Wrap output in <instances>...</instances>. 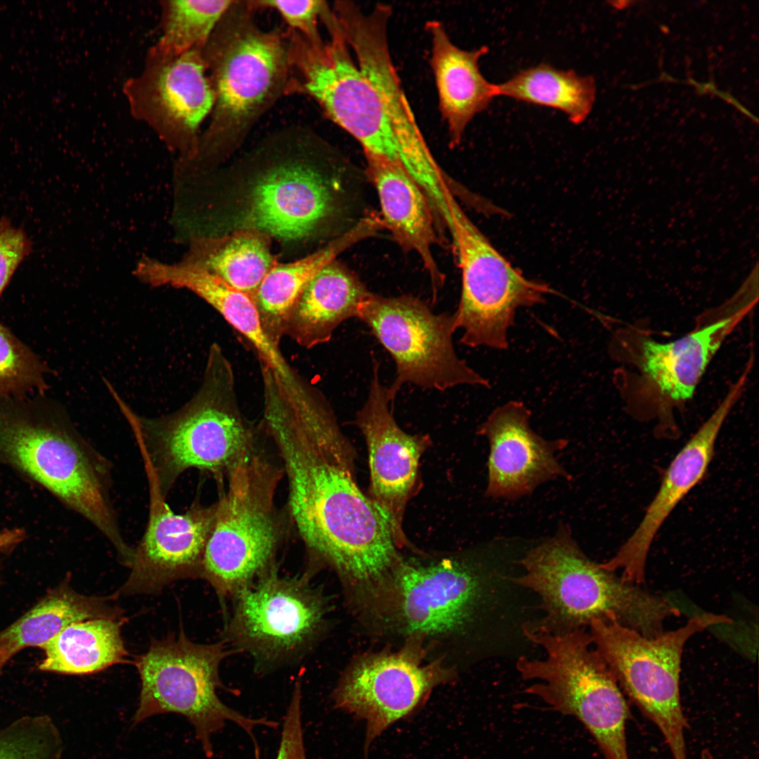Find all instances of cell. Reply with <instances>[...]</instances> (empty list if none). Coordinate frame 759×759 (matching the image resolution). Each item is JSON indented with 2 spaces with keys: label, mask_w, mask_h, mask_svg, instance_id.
<instances>
[{
  "label": "cell",
  "mask_w": 759,
  "mask_h": 759,
  "mask_svg": "<svg viewBox=\"0 0 759 759\" xmlns=\"http://www.w3.org/2000/svg\"><path fill=\"white\" fill-rule=\"evenodd\" d=\"M0 464L43 486L91 523L113 545L121 562L133 548L114 509L112 465L78 432L56 402L0 398Z\"/></svg>",
  "instance_id": "6da1fadb"
},
{
  "label": "cell",
  "mask_w": 759,
  "mask_h": 759,
  "mask_svg": "<svg viewBox=\"0 0 759 759\" xmlns=\"http://www.w3.org/2000/svg\"><path fill=\"white\" fill-rule=\"evenodd\" d=\"M256 10L251 1H233L201 48L214 102L189 166L236 146L288 94L286 35L260 28Z\"/></svg>",
  "instance_id": "7a4b0ae2"
},
{
  "label": "cell",
  "mask_w": 759,
  "mask_h": 759,
  "mask_svg": "<svg viewBox=\"0 0 759 759\" xmlns=\"http://www.w3.org/2000/svg\"><path fill=\"white\" fill-rule=\"evenodd\" d=\"M233 377L230 363L214 344L201 387L171 413L138 415L113 387L109 389L135 435L150 491L166 499L186 470L228 472L254 447L251 429L236 403Z\"/></svg>",
  "instance_id": "3957f363"
},
{
  "label": "cell",
  "mask_w": 759,
  "mask_h": 759,
  "mask_svg": "<svg viewBox=\"0 0 759 759\" xmlns=\"http://www.w3.org/2000/svg\"><path fill=\"white\" fill-rule=\"evenodd\" d=\"M518 564L524 572L513 582L535 592L544 612L531 623L552 634L588 628L593 620L615 616L621 624L654 637L663 632L668 618L680 614L665 598L623 581L592 561L565 524Z\"/></svg>",
  "instance_id": "277c9868"
},
{
  "label": "cell",
  "mask_w": 759,
  "mask_h": 759,
  "mask_svg": "<svg viewBox=\"0 0 759 759\" xmlns=\"http://www.w3.org/2000/svg\"><path fill=\"white\" fill-rule=\"evenodd\" d=\"M755 302L740 290L703 315L690 332L668 342L635 326L617 330L609 349L623 365L615 379L630 413L656 420L658 435L677 434L674 411L692 400L711 361Z\"/></svg>",
  "instance_id": "5b68a950"
},
{
  "label": "cell",
  "mask_w": 759,
  "mask_h": 759,
  "mask_svg": "<svg viewBox=\"0 0 759 759\" xmlns=\"http://www.w3.org/2000/svg\"><path fill=\"white\" fill-rule=\"evenodd\" d=\"M524 635L541 647L544 659L520 657L516 668L524 680L535 681L524 693L549 708L578 720L606 759H630L626 741L629 709L623 692L592 644L587 628L555 635L530 621Z\"/></svg>",
  "instance_id": "8992f818"
},
{
  "label": "cell",
  "mask_w": 759,
  "mask_h": 759,
  "mask_svg": "<svg viewBox=\"0 0 759 759\" xmlns=\"http://www.w3.org/2000/svg\"><path fill=\"white\" fill-rule=\"evenodd\" d=\"M227 473L200 576L221 595L235 596L270 568L281 539L274 495L283 470L253 447Z\"/></svg>",
  "instance_id": "52a82bcc"
},
{
  "label": "cell",
  "mask_w": 759,
  "mask_h": 759,
  "mask_svg": "<svg viewBox=\"0 0 759 759\" xmlns=\"http://www.w3.org/2000/svg\"><path fill=\"white\" fill-rule=\"evenodd\" d=\"M724 623H730L726 616L701 614L654 637L621 624L615 616L593 620L588 626L593 646L622 692L657 727L673 759H688V724L680 694L684 646L694 634Z\"/></svg>",
  "instance_id": "ba28073f"
},
{
  "label": "cell",
  "mask_w": 759,
  "mask_h": 759,
  "mask_svg": "<svg viewBox=\"0 0 759 759\" xmlns=\"http://www.w3.org/2000/svg\"><path fill=\"white\" fill-rule=\"evenodd\" d=\"M229 654L221 643L191 642L183 630L176 638L153 640L148 651L136 661L141 689L134 724L157 714L182 715L193 726L206 756L211 758L212 735L231 721L249 735L259 758L254 728L257 725L276 727L278 723L247 718L220 700L216 694L222 686L219 666Z\"/></svg>",
  "instance_id": "9c48e42d"
},
{
  "label": "cell",
  "mask_w": 759,
  "mask_h": 759,
  "mask_svg": "<svg viewBox=\"0 0 759 759\" xmlns=\"http://www.w3.org/2000/svg\"><path fill=\"white\" fill-rule=\"evenodd\" d=\"M320 19L329 39L313 42L291 29L285 34L291 67L288 94L309 96L352 136L363 152L398 160L382 97L357 62L333 10Z\"/></svg>",
  "instance_id": "30bf717a"
},
{
  "label": "cell",
  "mask_w": 759,
  "mask_h": 759,
  "mask_svg": "<svg viewBox=\"0 0 759 759\" xmlns=\"http://www.w3.org/2000/svg\"><path fill=\"white\" fill-rule=\"evenodd\" d=\"M448 228L462 271V290L455 317L461 342L469 347H508L507 332L516 311L545 301L551 290L526 278L491 245L460 208L452 192L447 195Z\"/></svg>",
  "instance_id": "8fae6325"
},
{
  "label": "cell",
  "mask_w": 759,
  "mask_h": 759,
  "mask_svg": "<svg viewBox=\"0 0 759 759\" xmlns=\"http://www.w3.org/2000/svg\"><path fill=\"white\" fill-rule=\"evenodd\" d=\"M262 142L273 164L250 190L242 228L283 240L307 236L334 208L319 169L328 146L301 126L283 128Z\"/></svg>",
  "instance_id": "7c38bea8"
},
{
  "label": "cell",
  "mask_w": 759,
  "mask_h": 759,
  "mask_svg": "<svg viewBox=\"0 0 759 759\" xmlns=\"http://www.w3.org/2000/svg\"><path fill=\"white\" fill-rule=\"evenodd\" d=\"M389 353L396 378L388 387L392 398L406 383L443 391L458 385L488 387L489 382L460 359L454 349V315L434 313L409 294L384 297L370 292L357 317Z\"/></svg>",
  "instance_id": "4fadbf2b"
},
{
  "label": "cell",
  "mask_w": 759,
  "mask_h": 759,
  "mask_svg": "<svg viewBox=\"0 0 759 759\" xmlns=\"http://www.w3.org/2000/svg\"><path fill=\"white\" fill-rule=\"evenodd\" d=\"M201 48L172 55L152 46L141 72L123 85L132 117L178 153L179 162L194 157L200 125L214 102Z\"/></svg>",
  "instance_id": "5bb4252c"
},
{
  "label": "cell",
  "mask_w": 759,
  "mask_h": 759,
  "mask_svg": "<svg viewBox=\"0 0 759 759\" xmlns=\"http://www.w3.org/2000/svg\"><path fill=\"white\" fill-rule=\"evenodd\" d=\"M453 673L439 661L424 663L423 651L411 643L394 652L358 658L345 670L332 693L335 706L366 725L365 755L395 722L422 708L437 686Z\"/></svg>",
  "instance_id": "9a60e30c"
},
{
  "label": "cell",
  "mask_w": 759,
  "mask_h": 759,
  "mask_svg": "<svg viewBox=\"0 0 759 759\" xmlns=\"http://www.w3.org/2000/svg\"><path fill=\"white\" fill-rule=\"evenodd\" d=\"M236 595L227 633L258 661H275L302 651L324 625L326 598L304 578L267 569Z\"/></svg>",
  "instance_id": "2e32d148"
},
{
  "label": "cell",
  "mask_w": 759,
  "mask_h": 759,
  "mask_svg": "<svg viewBox=\"0 0 759 759\" xmlns=\"http://www.w3.org/2000/svg\"><path fill=\"white\" fill-rule=\"evenodd\" d=\"M478 592L473 570L460 557H401L375 595L386 596L388 617L416 637L456 632L467 621Z\"/></svg>",
  "instance_id": "e0dca14e"
},
{
  "label": "cell",
  "mask_w": 759,
  "mask_h": 759,
  "mask_svg": "<svg viewBox=\"0 0 759 759\" xmlns=\"http://www.w3.org/2000/svg\"><path fill=\"white\" fill-rule=\"evenodd\" d=\"M149 494L148 519L134 549L131 573L113 597L155 593L176 580L200 576L216 502L195 501L186 512L176 514L158 493Z\"/></svg>",
  "instance_id": "ac0fdd59"
},
{
  "label": "cell",
  "mask_w": 759,
  "mask_h": 759,
  "mask_svg": "<svg viewBox=\"0 0 759 759\" xmlns=\"http://www.w3.org/2000/svg\"><path fill=\"white\" fill-rule=\"evenodd\" d=\"M378 368L375 361L368 396L355 424L368 446L369 497L387 514L406 545L402 530L405 508L416 489L420 458L430 441L427 436L410 435L398 426L393 416L394 398L380 382Z\"/></svg>",
  "instance_id": "d6986e66"
},
{
  "label": "cell",
  "mask_w": 759,
  "mask_h": 759,
  "mask_svg": "<svg viewBox=\"0 0 759 759\" xmlns=\"http://www.w3.org/2000/svg\"><path fill=\"white\" fill-rule=\"evenodd\" d=\"M745 385L738 379L711 416L685 443L665 471L659 488L640 524L614 557L599 564L616 572L625 583L639 585L645 580V566L651 545L675 507L707 472L715 453L717 438L725 419Z\"/></svg>",
  "instance_id": "ffe728a7"
},
{
  "label": "cell",
  "mask_w": 759,
  "mask_h": 759,
  "mask_svg": "<svg viewBox=\"0 0 759 759\" xmlns=\"http://www.w3.org/2000/svg\"><path fill=\"white\" fill-rule=\"evenodd\" d=\"M530 418L522 402L511 401L495 408L479 427V434L489 444L486 496L517 500L549 481L571 479L556 456L568 440L545 439L531 429Z\"/></svg>",
  "instance_id": "44dd1931"
},
{
  "label": "cell",
  "mask_w": 759,
  "mask_h": 759,
  "mask_svg": "<svg viewBox=\"0 0 759 759\" xmlns=\"http://www.w3.org/2000/svg\"><path fill=\"white\" fill-rule=\"evenodd\" d=\"M136 276L152 287L184 288L196 294L249 340L276 378L285 383L297 380L279 348L264 332L255 303L249 295L211 272L183 261L166 264L145 257L136 266Z\"/></svg>",
  "instance_id": "7402d4cb"
},
{
  "label": "cell",
  "mask_w": 759,
  "mask_h": 759,
  "mask_svg": "<svg viewBox=\"0 0 759 759\" xmlns=\"http://www.w3.org/2000/svg\"><path fill=\"white\" fill-rule=\"evenodd\" d=\"M364 154L366 173L379 200L382 226L401 247L418 254L431 277L436 299L444 276L432 253L438 228L428 201L399 161Z\"/></svg>",
  "instance_id": "603a6c76"
},
{
  "label": "cell",
  "mask_w": 759,
  "mask_h": 759,
  "mask_svg": "<svg viewBox=\"0 0 759 759\" xmlns=\"http://www.w3.org/2000/svg\"><path fill=\"white\" fill-rule=\"evenodd\" d=\"M425 28L431 41L430 63L439 110L450 145L457 146L469 123L497 96L496 84L484 77L479 65L488 48L486 46L470 51L459 48L439 20L428 21Z\"/></svg>",
  "instance_id": "cb8c5ba5"
},
{
  "label": "cell",
  "mask_w": 759,
  "mask_h": 759,
  "mask_svg": "<svg viewBox=\"0 0 759 759\" xmlns=\"http://www.w3.org/2000/svg\"><path fill=\"white\" fill-rule=\"evenodd\" d=\"M370 293L352 272L335 260L311 280L296 302L285 334L311 348L327 342L343 321L356 318Z\"/></svg>",
  "instance_id": "d4e9b609"
},
{
  "label": "cell",
  "mask_w": 759,
  "mask_h": 759,
  "mask_svg": "<svg viewBox=\"0 0 759 759\" xmlns=\"http://www.w3.org/2000/svg\"><path fill=\"white\" fill-rule=\"evenodd\" d=\"M377 229L375 219L367 218L321 249L291 263H278L271 270L254 301L264 332L275 346L279 347L292 309L311 280L341 252Z\"/></svg>",
  "instance_id": "484cf974"
},
{
  "label": "cell",
  "mask_w": 759,
  "mask_h": 759,
  "mask_svg": "<svg viewBox=\"0 0 759 759\" xmlns=\"http://www.w3.org/2000/svg\"><path fill=\"white\" fill-rule=\"evenodd\" d=\"M107 597L86 596L63 584L0 631V665L30 647L43 648L68 625L95 618L122 620L119 608Z\"/></svg>",
  "instance_id": "4316f807"
},
{
  "label": "cell",
  "mask_w": 759,
  "mask_h": 759,
  "mask_svg": "<svg viewBox=\"0 0 759 759\" xmlns=\"http://www.w3.org/2000/svg\"><path fill=\"white\" fill-rule=\"evenodd\" d=\"M182 261L211 272L253 300L278 264L271 252L269 236L249 228L223 236L195 238Z\"/></svg>",
  "instance_id": "83f0119b"
},
{
  "label": "cell",
  "mask_w": 759,
  "mask_h": 759,
  "mask_svg": "<svg viewBox=\"0 0 759 759\" xmlns=\"http://www.w3.org/2000/svg\"><path fill=\"white\" fill-rule=\"evenodd\" d=\"M123 619L95 618L72 623L42 649L39 669L87 675L124 663L128 654L121 636Z\"/></svg>",
  "instance_id": "f1b7e54d"
},
{
  "label": "cell",
  "mask_w": 759,
  "mask_h": 759,
  "mask_svg": "<svg viewBox=\"0 0 759 759\" xmlns=\"http://www.w3.org/2000/svg\"><path fill=\"white\" fill-rule=\"evenodd\" d=\"M496 92L497 96L558 110L572 124H580L592 109L596 84L591 76L540 63L496 84Z\"/></svg>",
  "instance_id": "f546056e"
},
{
  "label": "cell",
  "mask_w": 759,
  "mask_h": 759,
  "mask_svg": "<svg viewBox=\"0 0 759 759\" xmlns=\"http://www.w3.org/2000/svg\"><path fill=\"white\" fill-rule=\"evenodd\" d=\"M232 1H162V35L153 46L172 55L202 47Z\"/></svg>",
  "instance_id": "4dcf8cb0"
},
{
  "label": "cell",
  "mask_w": 759,
  "mask_h": 759,
  "mask_svg": "<svg viewBox=\"0 0 759 759\" xmlns=\"http://www.w3.org/2000/svg\"><path fill=\"white\" fill-rule=\"evenodd\" d=\"M47 366L30 348L0 323V398H25L48 389Z\"/></svg>",
  "instance_id": "1f68e13d"
},
{
  "label": "cell",
  "mask_w": 759,
  "mask_h": 759,
  "mask_svg": "<svg viewBox=\"0 0 759 759\" xmlns=\"http://www.w3.org/2000/svg\"><path fill=\"white\" fill-rule=\"evenodd\" d=\"M62 744L47 715L24 716L0 729V759H60Z\"/></svg>",
  "instance_id": "d6a6232c"
},
{
  "label": "cell",
  "mask_w": 759,
  "mask_h": 759,
  "mask_svg": "<svg viewBox=\"0 0 759 759\" xmlns=\"http://www.w3.org/2000/svg\"><path fill=\"white\" fill-rule=\"evenodd\" d=\"M257 8H270L278 11L290 29L313 42L323 39L320 34L318 20L326 4L324 1H251Z\"/></svg>",
  "instance_id": "836d02e7"
},
{
  "label": "cell",
  "mask_w": 759,
  "mask_h": 759,
  "mask_svg": "<svg viewBox=\"0 0 759 759\" xmlns=\"http://www.w3.org/2000/svg\"><path fill=\"white\" fill-rule=\"evenodd\" d=\"M32 243L26 233L7 217L0 219V295L15 271L31 253Z\"/></svg>",
  "instance_id": "e575fe53"
},
{
  "label": "cell",
  "mask_w": 759,
  "mask_h": 759,
  "mask_svg": "<svg viewBox=\"0 0 759 759\" xmlns=\"http://www.w3.org/2000/svg\"><path fill=\"white\" fill-rule=\"evenodd\" d=\"M301 683L297 681L285 717L276 759H306L301 727Z\"/></svg>",
  "instance_id": "d590c367"
},
{
  "label": "cell",
  "mask_w": 759,
  "mask_h": 759,
  "mask_svg": "<svg viewBox=\"0 0 759 759\" xmlns=\"http://www.w3.org/2000/svg\"><path fill=\"white\" fill-rule=\"evenodd\" d=\"M22 528H4L0 530V552L6 550L22 542L25 537Z\"/></svg>",
  "instance_id": "8d00e7d4"
},
{
  "label": "cell",
  "mask_w": 759,
  "mask_h": 759,
  "mask_svg": "<svg viewBox=\"0 0 759 759\" xmlns=\"http://www.w3.org/2000/svg\"><path fill=\"white\" fill-rule=\"evenodd\" d=\"M701 759H712L711 753L708 750H703L701 753Z\"/></svg>",
  "instance_id": "74e56055"
},
{
  "label": "cell",
  "mask_w": 759,
  "mask_h": 759,
  "mask_svg": "<svg viewBox=\"0 0 759 759\" xmlns=\"http://www.w3.org/2000/svg\"><path fill=\"white\" fill-rule=\"evenodd\" d=\"M271 386H273V387H275V386H274V385H268V386H266V387H271ZM283 390H284V389H283ZM284 391H285V390H284ZM288 392H291V391H288ZM301 392H304V391H301ZM301 392H297V393H301ZM291 393H297V392H291Z\"/></svg>",
  "instance_id": "f35d334b"
},
{
  "label": "cell",
  "mask_w": 759,
  "mask_h": 759,
  "mask_svg": "<svg viewBox=\"0 0 759 759\" xmlns=\"http://www.w3.org/2000/svg\"><path fill=\"white\" fill-rule=\"evenodd\" d=\"M267 385L268 386V385H274V384H267ZM267 385H266V386H267ZM274 386H275V385H274ZM278 388H279V387H278ZM280 389H281V388H280ZM284 390H285V389H284ZM286 391H288V390H286ZM304 391H306V390H304ZM291 392H301V391H291Z\"/></svg>",
  "instance_id": "ab89813d"
},
{
  "label": "cell",
  "mask_w": 759,
  "mask_h": 759,
  "mask_svg": "<svg viewBox=\"0 0 759 759\" xmlns=\"http://www.w3.org/2000/svg\"><path fill=\"white\" fill-rule=\"evenodd\" d=\"M1 668H2V666L0 665V671H1Z\"/></svg>",
  "instance_id": "60d3db41"
}]
</instances>
